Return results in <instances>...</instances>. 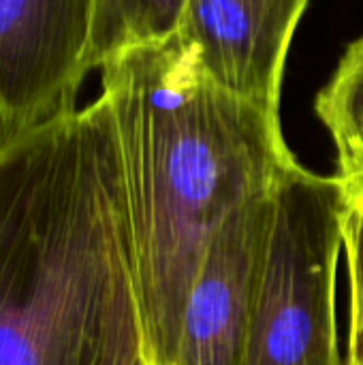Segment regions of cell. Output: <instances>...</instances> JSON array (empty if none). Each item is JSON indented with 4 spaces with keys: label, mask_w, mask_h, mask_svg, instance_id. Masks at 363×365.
<instances>
[{
    "label": "cell",
    "mask_w": 363,
    "mask_h": 365,
    "mask_svg": "<svg viewBox=\"0 0 363 365\" xmlns=\"http://www.w3.org/2000/svg\"><path fill=\"white\" fill-rule=\"evenodd\" d=\"M101 75L124 165L145 353L171 365L214 235L297 158L280 113L218 86L175 34L120 51Z\"/></svg>",
    "instance_id": "6da1fadb"
},
{
    "label": "cell",
    "mask_w": 363,
    "mask_h": 365,
    "mask_svg": "<svg viewBox=\"0 0 363 365\" xmlns=\"http://www.w3.org/2000/svg\"><path fill=\"white\" fill-rule=\"evenodd\" d=\"M133 306L124 165L101 94L0 141V365H98Z\"/></svg>",
    "instance_id": "7a4b0ae2"
},
{
    "label": "cell",
    "mask_w": 363,
    "mask_h": 365,
    "mask_svg": "<svg viewBox=\"0 0 363 365\" xmlns=\"http://www.w3.org/2000/svg\"><path fill=\"white\" fill-rule=\"evenodd\" d=\"M336 178L297 160L274 186V216L242 365H347L336 325L344 250Z\"/></svg>",
    "instance_id": "3957f363"
},
{
    "label": "cell",
    "mask_w": 363,
    "mask_h": 365,
    "mask_svg": "<svg viewBox=\"0 0 363 365\" xmlns=\"http://www.w3.org/2000/svg\"><path fill=\"white\" fill-rule=\"evenodd\" d=\"M94 11L96 0H0V141L77 109Z\"/></svg>",
    "instance_id": "277c9868"
},
{
    "label": "cell",
    "mask_w": 363,
    "mask_h": 365,
    "mask_svg": "<svg viewBox=\"0 0 363 365\" xmlns=\"http://www.w3.org/2000/svg\"><path fill=\"white\" fill-rule=\"evenodd\" d=\"M272 216L274 190L218 229L188 293L171 365H242Z\"/></svg>",
    "instance_id": "5b68a950"
},
{
    "label": "cell",
    "mask_w": 363,
    "mask_h": 365,
    "mask_svg": "<svg viewBox=\"0 0 363 365\" xmlns=\"http://www.w3.org/2000/svg\"><path fill=\"white\" fill-rule=\"evenodd\" d=\"M310 0H184L175 38L225 90L272 111Z\"/></svg>",
    "instance_id": "8992f818"
},
{
    "label": "cell",
    "mask_w": 363,
    "mask_h": 365,
    "mask_svg": "<svg viewBox=\"0 0 363 365\" xmlns=\"http://www.w3.org/2000/svg\"><path fill=\"white\" fill-rule=\"evenodd\" d=\"M184 0H96L88 66L101 68L120 51L175 34Z\"/></svg>",
    "instance_id": "52a82bcc"
},
{
    "label": "cell",
    "mask_w": 363,
    "mask_h": 365,
    "mask_svg": "<svg viewBox=\"0 0 363 365\" xmlns=\"http://www.w3.org/2000/svg\"><path fill=\"white\" fill-rule=\"evenodd\" d=\"M315 111L336 150H363V36L342 53L332 79L317 94Z\"/></svg>",
    "instance_id": "ba28073f"
},
{
    "label": "cell",
    "mask_w": 363,
    "mask_h": 365,
    "mask_svg": "<svg viewBox=\"0 0 363 365\" xmlns=\"http://www.w3.org/2000/svg\"><path fill=\"white\" fill-rule=\"evenodd\" d=\"M342 233L351 282V327L347 365H363V214L347 212L342 218Z\"/></svg>",
    "instance_id": "9c48e42d"
},
{
    "label": "cell",
    "mask_w": 363,
    "mask_h": 365,
    "mask_svg": "<svg viewBox=\"0 0 363 365\" xmlns=\"http://www.w3.org/2000/svg\"><path fill=\"white\" fill-rule=\"evenodd\" d=\"M98 365H152L145 353L137 306L126 310L116 323Z\"/></svg>",
    "instance_id": "30bf717a"
},
{
    "label": "cell",
    "mask_w": 363,
    "mask_h": 365,
    "mask_svg": "<svg viewBox=\"0 0 363 365\" xmlns=\"http://www.w3.org/2000/svg\"><path fill=\"white\" fill-rule=\"evenodd\" d=\"M338 173L334 175L342 190L347 207L363 212V150H336Z\"/></svg>",
    "instance_id": "8fae6325"
}]
</instances>
